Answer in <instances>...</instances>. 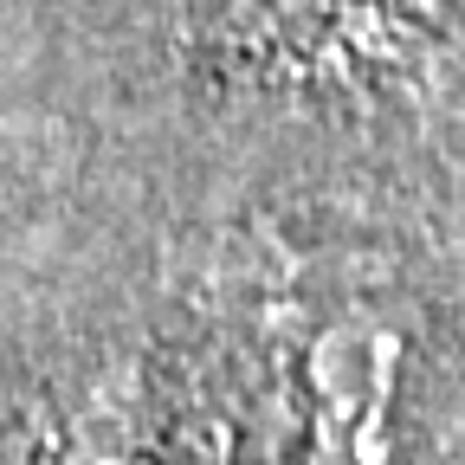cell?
Returning <instances> with one entry per match:
<instances>
[{"label":"cell","instance_id":"6da1fadb","mask_svg":"<svg viewBox=\"0 0 465 465\" xmlns=\"http://www.w3.org/2000/svg\"><path fill=\"white\" fill-rule=\"evenodd\" d=\"M407 336L388 311H336L304 342V465H407Z\"/></svg>","mask_w":465,"mask_h":465},{"label":"cell","instance_id":"7a4b0ae2","mask_svg":"<svg viewBox=\"0 0 465 465\" xmlns=\"http://www.w3.org/2000/svg\"><path fill=\"white\" fill-rule=\"evenodd\" d=\"M0 465H91L78 446H33V452H14V459H0Z\"/></svg>","mask_w":465,"mask_h":465}]
</instances>
